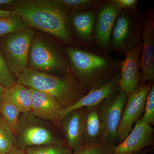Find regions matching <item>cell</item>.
<instances>
[{"label":"cell","instance_id":"obj_5","mask_svg":"<svg viewBox=\"0 0 154 154\" xmlns=\"http://www.w3.org/2000/svg\"><path fill=\"white\" fill-rule=\"evenodd\" d=\"M146 16L137 10H122L119 15L112 32L109 50L125 55L141 41L143 25Z\"/></svg>","mask_w":154,"mask_h":154},{"label":"cell","instance_id":"obj_10","mask_svg":"<svg viewBox=\"0 0 154 154\" xmlns=\"http://www.w3.org/2000/svg\"><path fill=\"white\" fill-rule=\"evenodd\" d=\"M122 10L111 1H105L96 11L94 41L101 51L109 50L113 28Z\"/></svg>","mask_w":154,"mask_h":154},{"label":"cell","instance_id":"obj_2","mask_svg":"<svg viewBox=\"0 0 154 154\" xmlns=\"http://www.w3.org/2000/svg\"><path fill=\"white\" fill-rule=\"evenodd\" d=\"M13 6L14 11L36 28L55 36L59 40L74 44L67 26L71 9L54 0L20 1Z\"/></svg>","mask_w":154,"mask_h":154},{"label":"cell","instance_id":"obj_9","mask_svg":"<svg viewBox=\"0 0 154 154\" xmlns=\"http://www.w3.org/2000/svg\"><path fill=\"white\" fill-rule=\"evenodd\" d=\"M154 82L140 85L128 96L122 116L117 131V140L121 143L132 129L133 126L141 118L144 112L147 97Z\"/></svg>","mask_w":154,"mask_h":154},{"label":"cell","instance_id":"obj_20","mask_svg":"<svg viewBox=\"0 0 154 154\" xmlns=\"http://www.w3.org/2000/svg\"><path fill=\"white\" fill-rule=\"evenodd\" d=\"M19 108L12 102L4 99L0 102V116L8 125L14 135H16L19 115Z\"/></svg>","mask_w":154,"mask_h":154},{"label":"cell","instance_id":"obj_23","mask_svg":"<svg viewBox=\"0 0 154 154\" xmlns=\"http://www.w3.org/2000/svg\"><path fill=\"white\" fill-rule=\"evenodd\" d=\"M16 138L0 116V154H7L15 147Z\"/></svg>","mask_w":154,"mask_h":154},{"label":"cell","instance_id":"obj_29","mask_svg":"<svg viewBox=\"0 0 154 154\" xmlns=\"http://www.w3.org/2000/svg\"><path fill=\"white\" fill-rule=\"evenodd\" d=\"M19 0H0V6L14 5L19 2Z\"/></svg>","mask_w":154,"mask_h":154},{"label":"cell","instance_id":"obj_6","mask_svg":"<svg viewBox=\"0 0 154 154\" xmlns=\"http://www.w3.org/2000/svg\"><path fill=\"white\" fill-rule=\"evenodd\" d=\"M36 35L35 30L30 27L0 38V46L8 66L17 78L28 67L30 47Z\"/></svg>","mask_w":154,"mask_h":154},{"label":"cell","instance_id":"obj_28","mask_svg":"<svg viewBox=\"0 0 154 154\" xmlns=\"http://www.w3.org/2000/svg\"><path fill=\"white\" fill-rule=\"evenodd\" d=\"M112 2L122 10L136 11L137 0H112Z\"/></svg>","mask_w":154,"mask_h":154},{"label":"cell","instance_id":"obj_26","mask_svg":"<svg viewBox=\"0 0 154 154\" xmlns=\"http://www.w3.org/2000/svg\"><path fill=\"white\" fill-rule=\"evenodd\" d=\"M114 145L100 143L91 146L86 147L74 152L73 154H114Z\"/></svg>","mask_w":154,"mask_h":154},{"label":"cell","instance_id":"obj_27","mask_svg":"<svg viewBox=\"0 0 154 154\" xmlns=\"http://www.w3.org/2000/svg\"><path fill=\"white\" fill-rule=\"evenodd\" d=\"M142 119L146 123L150 125H154V85H152L151 88L147 97L145 107Z\"/></svg>","mask_w":154,"mask_h":154},{"label":"cell","instance_id":"obj_25","mask_svg":"<svg viewBox=\"0 0 154 154\" xmlns=\"http://www.w3.org/2000/svg\"><path fill=\"white\" fill-rule=\"evenodd\" d=\"M17 83L14 75L8 66L0 46V85L6 90Z\"/></svg>","mask_w":154,"mask_h":154},{"label":"cell","instance_id":"obj_19","mask_svg":"<svg viewBox=\"0 0 154 154\" xmlns=\"http://www.w3.org/2000/svg\"><path fill=\"white\" fill-rule=\"evenodd\" d=\"M4 98L17 106L22 113L30 112L31 94L29 88L25 86L17 83L5 90Z\"/></svg>","mask_w":154,"mask_h":154},{"label":"cell","instance_id":"obj_18","mask_svg":"<svg viewBox=\"0 0 154 154\" xmlns=\"http://www.w3.org/2000/svg\"><path fill=\"white\" fill-rule=\"evenodd\" d=\"M84 108V147H86L101 143L104 126L99 116L98 107Z\"/></svg>","mask_w":154,"mask_h":154},{"label":"cell","instance_id":"obj_16","mask_svg":"<svg viewBox=\"0 0 154 154\" xmlns=\"http://www.w3.org/2000/svg\"><path fill=\"white\" fill-rule=\"evenodd\" d=\"M31 110L34 116L42 120L60 124V113L63 109L54 98L43 92L30 89Z\"/></svg>","mask_w":154,"mask_h":154},{"label":"cell","instance_id":"obj_30","mask_svg":"<svg viewBox=\"0 0 154 154\" xmlns=\"http://www.w3.org/2000/svg\"><path fill=\"white\" fill-rule=\"evenodd\" d=\"M7 154H26V153L25 150L15 146L13 148L11 151Z\"/></svg>","mask_w":154,"mask_h":154},{"label":"cell","instance_id":"obj_17","mask_svg":"<svg viewBox=\"0 0 154 154\" xmlns=\"http://www.w3.org/2000/svg\"><path fill=\"white\" fill-rule=\"evenodd\" d=\"M84 108L73 110L60 120L69 149L75 152L84 147Z\"/></svg>","mask_w":154,"mask_h":154},{"label":"cell","instance_id":"obj_21","mask_svg":"<svg viewBox=\"0 0 154 154\" xmlns=\"http://www.w3.org/2000/svg\"><path fill=\"white\" fill-rule=\"evenodd\" d=\"M30 28L21 16L15 14L9 17L0 18V38L7 34Z\"/></svg>","mask_w":154,"mask_h":154},{"label":"cell","instance_id":"obj_14","mask_svg":"<svg viewBox=\"0 0 154 154\" xmlns=\"http://www.w3.org/2000/svg\"><path fill=\"white\" fill-rule=\"evenodd\" d=\"M120 78L119 74L104 85L88 92L72 106L62 109L60 113V120L73 110L82 108L91 109L98 107L105 99L110 98L120 91Z\"/></svg>","mask_w":154,"mask_h":154},{"label":"cell","instance_id":"obj_8","mask_svg":"<svg viewBox=\"0 0 154 154\" xmlns=\"http://www.w3.org/2000/svg\"><path fill=\"white\" fill-rule=\"evenodd\" d=\"M128 95L119 91L105 99L98 106L99 116L103 122L104 131L101 143L115 146L117 131L122 116Z\"/></svg>","mask_w":154,"mask_h":154},{"label":"cell","instance_id":"obj_3","mask_svg":"<svg viewBox=\"0 0 154 154\" xmlns=\"http://www.w3.org/2000/svg\"><path fill=\"white\" fill-rule=\"evenodd\" d=\"M17 83L52 96L63 109L72 106L88 93L71 72L57 76L28 67L17 78Z\"/></svg>","mask_w":154,"mask_h":154},{"label":"cell","instance_id":"obj_1","mask_svg":"<svg viewBox=\"0 0 154 154\" xmlns=\"http://www.w3.org/2000/svg\"><path fill=\"white\" fill-rule=\"evenodd\" d=\"M72 75L88 93L120 74L122 60L106 53L92 52L74 46L65 48Z\"/></svg>","mask_w":154,"mask_h":154},{"label":"cell","instance_id":"obj_31","mask_svg":"<svg viewBox=\"0 0 154 154\" xmlns=\"http://www.w3.org/2000/svg\"><path fill=\"white\" fill-rule=\"evenodd\" d=\"M15 13L14 11H6L0 9V18L9 17Z\"/></svg>","mask_w":154,"mask_h":154},{"label":"cell","instance_id":"obj_7","mask_svg":"<svg viewBox=\"0 0 154 154\" xmlns=\"http://www.w3.org/2000/svg\"><path fill=\"white\" fill-rule=\"evenodd\" d=\"M15 146L27 148L45 145L62 146L63 143L54 134L43 120L30 112L19 115L15 135Z\"/></svg>","mask_w":154,"mask_h":154},{"label":"cell","instance_id":"obj_22","mask_svg":"<svg viewBox=\"0 0 154 154\" xmlns=\"http://www.w3.org/2000/svg\"><path fill=\"white\" fill-rule=\"evenodd\" d=\"M56 3L63 5L71 10L79 12L97 11L105 2L97 0H54Z\"/></svg>","mask_w":154,"mask_h":154},{"label":"cell","instance_id":"obj_4","mask_svg":"<svg viewBox=\"0 0 154 154\" xmlns=\"http://www.w3.org/2000/svg\"><path fill=\"white\" fill-rule=\"evenodd\" d=\"M28 64L33 69L61 75L70 72L65 49L42 34H36L31 43Z\"/></svg>","mask_w":154,"mask_h":154},{"label":"cell","instance_id":"obj_13","mask_svg":"<svg viewBox=\"0 0 154 154\" xmlns=\"http://www.w3.org/2000/svg\"><path fill=\"white\" fill-rule=\"evenodd\" d=\"M142 39L140 86L154 80V25L152 19L149 17H146L143 20Z\"/></svg>","mask_w":154,"mask_h":154},{"label":"cell","instance_id":"obj_32","mask_svg":"<svg viewBox=\"0 0 154 154\" xmlns=\"http://www.w3.org/2000/svg\"><path fill=\"white\" fill-rule=\"evenodd\" d=\"M5 91V89H4L0 85V102L4 99V95Z\"/></svg>","mask_w":154,"mask_h":154},{"label":"cell","instance_id":"obj_24","mask_svg":"<svg viewBox=\"0 0 154 154\" xmlns=\"http://www.w3.org/2000/svg\"><path fill=\"white\" fill-rule=\"evenodd\" d=\"M26 154H73L70 149L64 146L55 145H45L27 148L25 150Z\"/></svg>","mask_w":154,"mask_h":154},{"label":"cell","instance_id":"obj_11","mask_svg":"<svg viewBox=\"0 0 154 154\" xmlns=\"http://www.w3.org/2000/svg\"><path fill=\"white\" fill-rule=\"evenodd\" d=\"M142 48V42H140L126 53L125 58L122 61L119 87L120 91L128 96L140 85V57Z\"/></svg>","mask_w":154,"mask_h":154},{"label":"cell","instance_id":"obj_12","mask_svg":"<svg viewBox=\"0 0 154 154\" xmlns=\"http://www.w3.org/2000/svg\"><path fill=\"white\" fill-rule=\"evenodd\" d=\"M154 129L140 119L121 143L114 146V154H134L152 145Z\"/></svg>","mask_w":154,"mask_h":154},{"label":"cell","instance_id":"obj_15","mask_svg":"<svg viewBox=\"0 0 154 154\" xmlns=\"http://www.w3.org/2000/svg\"><path fill=\"white\" fill-rule=\"evenodd\" d=\"M96 11L79 12L71 10L67 18V26L71 36L87 45L94 40Z\"/></svg>","mask_w":154,"mask_h":154},{"label":"cell","instance_id":"obj_33","mask_svg":"<svg viewBox=\"0 0 154 154\" xmlns=\"http://www.w3.org/2000/svg\"><path fill=\"white\" fill-rule=\"evenodd\" d=\"M151 149L149 148H147L144 149L143 150L139 152L134 154H146L150 152Z\"/></svg>","mask_w":154,"mask_h":154}]
</instances>
